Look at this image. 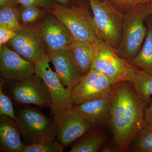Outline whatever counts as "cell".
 I'll use <instances>...</instances> for the list:
<instances>
[{
	"label": "cell",
	"mask_w": 152,
	"mask_h": 152,
	"mask_svg": "<svg viewBox=\"0 0 152 152\" xmlns=\"http://www.w3.org/2000/svg\"><path fill=\"white\" fill-rule=\"evenodd\" d=\"M64 146L56 140L25 145L22 152H62Z\"/></svg>",
	"instance_id": "d4e9b609"
},
{
	"label": "cell",
	"mask_w": 152,
	"mask_h": 152,
	"mask_svg": "<svg viewBox=\"0 0 152 152\" xmlns=\"http://www.w3.org/2000/svg\"><path fill=\"white\" fill-rule=\"evenodd\" d=\"M146 19L148 34L143 45L138 55L129 62L132 65L152 75V21Z\"/></svg>",
	"instance_id": "ac0fdd59"
},
{
	"label": "cell",
	"mask_w": 152,
	"mask_h": 152,
	"mask_svg": "<svg viewBox=\"0 0 152 152\" xmlns=\"http://www.w3.org/2000/svg\"><path fill=\"white\" fill-rule=\"evenodd\" d=\"M73 108L92 127H96L110 119V96L84 101Z\"/></svg>",
	"instance_id": "9a60e30c"
},
{
	"label": "cell",
	"mask_w": 152,
	"mask_h": 152,
	"mask_svg": "<svg viewBox=\"0 0 152 152\" xmlns=\"http://www.w3.org/2000/svg\"><path fill=\"white\" fill-rule=\"evenodd\" d=\"M16 35V31L7 28L0 27V47L7 45L9 41Z\"/></svg>",
	"instance_id": "83f0119b"
},
{
	"label": "cell",
	"mask_w": 152,
	"mask_h": 152,
	"mask_svg": "<svg viewBox=\"0 0 152 152\" xmlns=\"http://www.w3.org/2000/svg\"><path fill=\"white\" fill-rule=\"evenodd\" d=\"M15 120L0 116V152H22L25 145Z\"/></svg>",
	"instance_id": "2e32d148"
},
{
	"label": "cell",
	"mask_w": 152,
	"mask_h": 152,
	"mask_svg": "<svg viewBox=\"0 0 152 152\" xmlns=\"http://www.w3.org/2000/svg\"><path fill=\"white\" fill-rule=\"evenodd\" d=\"M93 14L97 37L116 49L122 37L124 14L108 0H88Z\"/></svg>",
	"instance_id": "5b68a950"
},
{
	"label": "cell",
	"mask_w": 152,
	"mask_h": 152,
	"mask_svg": "<svg viewBox=\"0 0 152 152\" xmlns=\"http://www.w3.org/2000/svg\"><path fill=\"white\" fill-rule=\"evenodd\" d=\"M54 117L58 124L56 140L64 147L69 145L92 128L73 108L63 110Z\"/></svg>",
	"instance_id": "7c38bea8"
},
{
	"label": "cell",
	"mask_w": 152,
	"mask_h": 152,
	"mask_svg": "<svg viewBox=\"0 0 152 152\" xmlns=\"http://www.w3.org/2000/svg\"><path fill=\"white\" fill-rule=\"evenodd\" d=\"M37 25L48 52L69 49L76 41L67 27L48 11Z\"/></svg>",
	"instance_id": "30bf717a"
},
{
	"label": "cell",
	"mask_w": 152,
	"mask_h": 152,
	"mask_svg": "<svg viewBox=\"0 0 152 152\" xmlns=\"http://www.w3.org/2000/svg\"><path fill=\"white\" fill-rule=\"evenodd\" d=\"M93 128L74 144L70 152H97L100 151L105 142V137L100 131Z\"/></svg>",
	"instance_id": "d6986e66"
},
{
	"label": "cell",
	"mask_w": 152,
	"mask_h": 152,
	"mask_svg": "<svg viewBox=\"0 0 152 152\" xmlns=\"http://www.w3.org/2000/svg\"><path fill=\"white\" fill-rule=\"evenodd\" d=\"M47 11L67 27L76 41L93 43L97 38L93 18L83 7L73 6L69 7L56 2L52 10Z\"/></svg>",
	"instance_id": "52a82bcc"
},
{
	"label": "cell",
	"mask_w": 152,
	"mask_h": 152,
	"mask_svg": "<svg viewBox=\"0 0 152 152\" xmlns=\"http://www.w3.org/2000/svg\"><path fill=\"white\" fill-rule=\"evenodd\" d=\"M15 120L25 145L56 140L58 124L54 117L45 115L39 107L29 105L15 107Z\"/></svg>",
	"instance_id": "7a4b0ae2"
},
{
	"label": "cell",
	"mask_w": 152,
	"mask_h": 152,
	"mask_svg": "<svg viewBox=\"0 0 152 152\" xmlns=\"http://www.w3.org/2000/svg\"><path fill=\"white\" fill-rule=\"evenodd\" d=\"M150 103L149 106L145 110L144 118L146 122L152 124V99Z\"/></svg>",
	"instance_id": "f1b7e54d"
},
{
	"label": "cell",
	"mask_w": 152,
	"mask_h": 152,
	"mask_svg": "<svg viewBox=\"0 0 152 152\" xmlns=\"http://www.w3.org/2000/svg\"><path fill=\"white\" fill-rule=\"evenodd\" d=\"M129 151L134 152H152V124L142 130L131 144Z\"/></svg>",
	"instance_id": "7402d4cb"
},
{
	"label": "cell",
	"mask_w": 152,
	"mask_h": 152,
	"mask_svg": "<svg viewBox=\"0 0 152 152\" xmlns=\"http://www.w3.org/2000/svg\"><path fill=\"white\" fill-rule=\"evenodd\" d=\"M14 1L15 5L36 7L47 11L52 10L56 3L53 0H14Z\"/></svg>",
	"instance_id": "4316f807"
},
{
	"label": "cell",
	"mask_w": 152,
	"mask_h": 152,
	"mask_svg": "<svg viewBox=\"0 0 152 152\" xmlns=\"http://www.w3.org/2000/svg\"><path fill=\"white\" fill-rule=\"evenodd\" d=\"M48 56L61 83L72 89L84 75L76 64L69 49L48 52Z\"/></svg>",
	"instance_id": "5bb4252c"
},
{
	"label": "cell",
	"mask_w": 152,
	"mask_h": 152,
	"mask_svg": "<svg viewBox=\"0 0 152 152\" xmlns=\"http://www.w3.org/2000/svg\"><path fill=\"white\" fill-rule=\"evenodd\" d=\"M101 152H112L116 151L115 146L111 145H107L103 147L101 150Z\"/></svg>",
	"instance_id": "1f68e13d"
},
{
	"label": "cell",
	"mask_w": 152,
	"mask_h": 152,
	"mask_svg": "<svg viewBox=\"0 0 152 152\" xmlns=\"http://www.w3.org/2000/svg\"><path fill=\"white\" fill-rule=\"evenodd\" d=\"M53 1H56V3L62 5L69 7L68 6L73 3L75 0H53Z\"/></svg>",
	"instance_id": "f546056e"
},
{
	"label": "cell",
	"mask_w": 152,
	"mask_h": 152,
	"mask_svg": "<svg viewBox=\"0 0 152 152\" xmlns=\"http://www.w3.org/2000/svg\"><path fill=\"white\" fill-rule=\"evenodd\" d=\"M94 43L76 41L69 48L76 64L84 75L91 70L94 58Z\"/></svg>",
	"instance_id": "e0dca14e"
},
{
	"label": "cell",
	"mask_w": 152,
	"mask_h": 152,
	"mask_svg": "<svg viewBox=\"0 0 152 152\" xmlns=\"http://www.w3.org/2000/svg\"><path fill=\"white\" fill-rule=\"evenodd\" d=\"M151 15L149 3L139 5L124 14L121 41L116 50L121 58L129 62L139 53L148 34L145 20Z\"/></svg>",
	"instance_id": "3957f363"
},
{
	"label": "cell",
	"mask_w": 152,
	"mask_h": 152,
	"mask_svg": "<svg viewBox=\"0 0 152 152\" xmlns=\"http://www.w3.org/2000/svg\"><path fill=\"white\" fill-rule=\"evenodd\" d=\"M149 4L150 7H151L152 11V0H150V2Z\"/></svg>",
	"instance_id": "d6a6232c"
},
{
	"label": "cell",
	"mask_w": 152,
	"mask_h": 152,
	"mask_svg": "<svg viewBox=\"0 0 152 152\" xmlns=\"http://www.w3.org/2000/svg\"><path fill=\"white\" fill-rule=\"evenodd\" d=\"M147 105L128 81L113 85L110 95L108 122L116 152L129 151L136 137L148 124L144 118Z\"/></svg>",
	"instance_id": "6da1fadb"
},
{
	"label": "cell",
	"mask_w": 152,
	"mask_h": 152,
	"mask_svg": "<svg viewBox=\"0 0 152 152\" xmlns=\"http://www.w3.org/2000/svg\"><path fill=\"white\" fill-rule=\"evenodd\" d=\"M94 54L91 70L103 74L113 85L129 81L139 68L120 57L116 49L98 37L94 43Z\"/></svg>",
	"instance_id": "277c9868"
},
{
	"label": "cell",
	"mask_w": 152,
	"mask_h": 152,
	"mask_svg": "<svg viewBox=\"0 0 152 152\" xmlns=\"http://www.w3.org/2000/svg\"><path fill=\"white\" fill-rule=\"evenodd\" d=\"M18 10L19 21L23 25L37 24L45 17L47 12L45 9L23 5H20Z\"/></svg>",
	"instance_id": "44dd1931"
},
{
	"label": "cell",
	"mask_w": 152,
	"mask_h": 152,
	"mask_svg": "<svg viewBox=\"0 0 152 152\" xmlns=\"http://www.w3.org/2000/svg\"><path fill=\"white\" fill-rule=\"evenodd\" d=\"M7 43L23 58L35 63L48 55V50L37 24L22 25Z\"/></svg>",
	"instance_id": "ba28073f"
},
{
	"label": "cell",
	"mask_w": 152,
	"mask_h": 152,
	"mask_svg": "<svg viewBox=\"0 0 152 152\" xmlns=\"http://www.w3.org/2000/svg\"><path fill=\"white\" fill-rule=\"evenodd\" d=\"M8 5H16L14 0H0V8Z\"/></svg>",
	"instance_id": "4dcf8cb0"
},
{
	"label": "cell",
	"mask_w": 152,
	"mask_h": 152,
	"mask_svg": "<svg viewBox=\"0 0 152 152\" xmlns=\"http://www.w3.org/2000/svg\"><path fill=\"white\" fill-rule=\"evenodd\" d=\"M113 85L103 74L91 70L72 89L73 105L84 101L110 96Z\"/></svg>",
	"instance_id": "8fae6325"
},
{
	"label": "cell",
	"mask_w": 152,
	"mask_h": 152,
	"mask_svg": "<svg viewBox=\"0 0 152 152\" xmlns=\"http://www.w3.org/2000/svg\"><path fill=\"white\" fill-rule=\"evenodd\" d=\"M35 74V64L23 58L6 45L0 47V76L6 81H20Z\"/></svg>",
	"instance_id": "4fadbf2b"
},
{
	"label": "cell",
	"mask_w": 152,
	"mask_h": 152,
	"mask_svg": "<svg viewBox=\"0 0 152 152\" xmlns=\"http://www.w3.org/2000/svg\"><path fill=\"white\" fill-rule=\"evenodd\" d=\"M151 20H152V18L151 19Z\"/></svg>",
	"instance_id": "836d02e7"
},
{
	"label": "cell",
	"mask_w": 152,
	"mask_h": 152,
	"mask_svg": "<svg viewBox=\"0 0 152 152\" xmlns=\"http://www.w3.org/2000/svg\"><path fill=\"white\" fill-rule=\"evenodd\" d=\"M115 8L123 14L136 6L149 3L150 0H108Z\"/></svg>",
	"instance_id": "484cf974"
},
{
	"label": "cell",
	"mask_w": 152,
	"mask_h": 152,
	"mask_svg": "<svg viewBox=\"0 0 152 152\" xmlns=\"http://www.w3.org/2000/svg\"><path fill=\"white\" fill-rule=\"evenodd\" d=\"M48 55L35 63V73L43 80L50 95L52 115H56L67 109L73 108L72 90L65 88L56 73L52 70Z\"/></svg>",
	"instance_id": "9c48e42d"
},
{
	"label": "cell",
	"mask_w": 152,
	"mask_h": 152,
	"mask_svg": "<svg viewBox=\"0 0 152 152\" xmlns=\"http://www.w3.org/2000/svg\"><path fill=\"white\" fill-rule=\"evenodd\" d=\"M129 82L136 94L144 102L147 104L151 102L152 95V75L137 69Z\"/></svg>",
	"instance_id": "ffe728a7"
},
{
	"label": "cell",
	"mask_w": 152,
	"mask_h": 152,
	"mask_svg": "<svg viewBox=\"0 0 152 152\" xmlns=\"http://www.w3.org/2000/svg\"><path fill=\"white\" fill-rule=\"evenodd\" d=\"M6 81L5 80L0 78V116H6L17 119L13 104L11 98L4 92L3 87Z\"/></svg>",
	"instance_id": "cb8c5ba5"
},
{
	"label": "cell",
	"mask_w": 152,
	"mask_h": 152,
	"mask_svg": "<svg viewBox=\"0 0 152 152\" xmlns=\"http://www.w3.org/2000/svg\"><path fill=\"white\" fill-rule=\"evenodd\" d=\"M22 25L18 17V8L15 5H8L0 8V27L16 31Z\"/></svg>",
	"instance_id": "603a6c76"
},
{
	"label": "cell",
	"mask_w": 152,
	"mask_h": 152,
	"mask_svg": "<svg viewBox=\"0 0 152 152\" xmlns=\"http://www.w3.org/2000/svg\"><path fill=\"white\" fill-rule=\"evenodd\" d=\"M3 90L15 107L33 104L40 109L48 108L52 111L51 99L48 87L36 73L22 80L6 81Z\"/></svg>",
	"instance_id": "8992f818"
}]
</instances>
